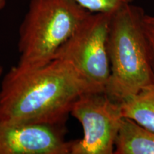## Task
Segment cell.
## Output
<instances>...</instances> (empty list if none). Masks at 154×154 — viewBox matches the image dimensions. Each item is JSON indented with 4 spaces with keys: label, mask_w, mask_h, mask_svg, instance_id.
<instances>
[{
    "label": "cell",
    "mask_w": 154,
    "mask_h": 154,
    "mask_svg": "<svg viewBox=\"0 0 154 154\" xmlns=\"http://www.w3.org/2000/svg\"><path fill=\"white\" fill-rule=\"evenodd\" d=\"M97 92L68 61L11 67L2 82L0 123L65 124L82 94Z\"/></svg>",
    "instance_id": "1"
},
{
    "label": "cell",
    "mask_w": 154,
    "mask_h": 154,
    "mask_svg": "<svg viewBox=\"0 0 154 154\" xmlns=\"http://www.w3.org/2000/svg\"><path fill=\"white\" fill-rule=\"evenodd\" d=\"M142 27L154 73V16L144 14L142 19Z\"/></svg>",
    "instance_id": "10"
},
{
    "label": "cell",
    "mask_w": 154,
    "mask_h": 154,
    "mask_svg": "<svg viewBox=\"0 0 154 154\" xmlns=\"http://www.w3.org/2000/svg\"><path fill=\"white\" fill-rule=\"evenodd\" d=\"M124 117L154 132V84L121 103Z\"/></svg>",
    "instance_id": "8"
},
{
    "label": "cell",
    "mask_w": 154,
    "mask_h": 154,
    "mask_svg": "<svg viewBox=\"0 0 154 154\" xmlns=\"http://www.w3.org/2000/svg\"><path fill=\"white\" fill-rule=\"evenodd\" d=\"M7 0H0V10L2 9L6 6Z\"/></svg>",
    "instance_id": "11"
},
{
    "label": "cell",
    "mask_w": 154,
    "mask_h": 154,
    "mask_svg": "<svg viewBox=\"0 0 154 154\" xmlns=\"http://www.w3.org/2000/svg\"><path fill=\"white\" fill-rule=\"evenodd\" d=\"M114 154H154V132L123 117Z\"/></svg>",
    "instance_id": "7"
},
{
    "label": "cell",
    "mask_w": 154,
    "mask_h": 154,
    "mask_svg": "<svg viewBox=\"0 0 154 154\" xmlns=\"http://www.w3.org/2000/svg\"><path fill=\"white\" fill-rule=\"evenodd\" d=\"M89 13L72 0H30L19 27L18 65L37 67L53 60Z\"/></svg>",
    "instance_id": "3"
},
{
    "label": "cell",
    "mask_w": 154,
    "mask_h": 154,
    "mask_svg": "<svg viewBox=\"0 0 154 154\" xmlns=\"http://www.w3.org/2000/svg\"><path fill=\"white\" fill-rule=\"evenodd\" d=\"M2 72H3V68H2V66L0 65V76H1L2 74Z\"/></svg>",
    "instance_id": "12"
},
{
    "label": "cell",
    "mask_w": 154,
    "mask_h": 154,
    "mask_svg": "<svg viewBox=\"0 0 154 154\" xmlns=\"http://www.w3.org/2000/svg\"><path fill=\"white\" fill-rule=\"evenodd\" d=\"M145 12L133 4L111 16L109 37L111 74L105 93L119 103L154 84L142 27Z\"/></svg>",
    "instance_id": "2"
},
{
    "label": "cell",
    "mask_w": 154,
    "mask_h": 154,
    "mask_svg": "<svg viewBox=\"0 0 154 154\" xmlns=\"http://www.w3.org/2000/svg\"><path fill=\"white\" fill-rule=\"evenodd\" d=\"M82 8L91 13L113 14L134 0H72Z\"/></svg>",
    "instance_id": "9"
},
{
    "label": "cell",
    "mask_w": 154,
    "mask_h": 154,
    "mask_svg": "<svg viewBox=\"0 0 154 154\" xmlns=\"http://www.w3.org/2000/svg\"><path fill=\"white\" fill-rule=\"evenodd\" d=\"M112 14L90 12L53 58L72 63L97 92H105L110 77L109 37Z\"/></svg>",
    "instance_id": "4"
},
{
    "label": "cell",
    "mask_w": 154,
    "mask_h": 154,
    "mask_svg": "<svg viewBox=\"0 0 154 154\" xmlns=\"http://www.w3.org/2000/svg\"><path fill=\"white\" fill-rule=\"evenodd\" d=\"M70 114L84 132L81 139L73 140L71 154H113L124 117L121 103L105 92H87L74 102Z\"/></svg>",
    "instance_id": "5"
},
{
    "label": "cell",
    "mask_w": 154,
    "mask_h": 154,
    "mask_svg": "<svg viewBox=\"0 0 154 154\" xmlns=\"http://www.w3.org/2000/svg\"><path fill=\"white\" fill-rule=\"evenodd\" d=\"M65 124H2L0 154H71Z\"/></svg>",
    "instance_id": "6"
}]
</instances>
